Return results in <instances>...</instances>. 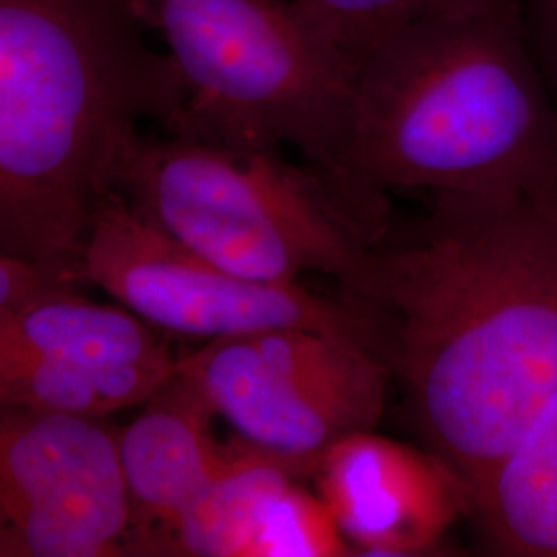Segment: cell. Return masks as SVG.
<instances>
[{
	"label": "cell",
	"mask_w": 557,
	"mask_h": 557,
	"mask_svg": "<svg viewBox=\"0 0 557 557\" xmlns=\"http://www.w3.org/2000/svg\"><path fill=\"white\" fill-rule=\"evenodd\" d=\"M178 361L239 438L304 478L337 442L376 428L393 382L358 338L310 329L215 338Z\"/></svg>",
	"instance_id": "6"
},
{
	"label": "cell",
	"mask_w": 557,
	"mask_h": 557,
	"mask_svg": "<svg viewBox=\"0 0 557 557\" xmlns=\"http://www.w3.org/2000/svg\"><path fill=\"white\" fill-rule=\"evenodd\" d=\"M320 27L361 59L380 41L421 20L460 13L485 0H296Z\"/></svg>",
	"instance_id": "15"
},
{
	"label": "cell",
	"mask_w": 557,
	"mask_h": 557,
	"mask_svg": "<svg viewBox=\"0 0 557 557\" xmlns=\"http://www.w3.org/2000/svg\"><path fill=\"white\" fill-rule=\"evenodd\" d=\"M304 475L246 440L230 444L220 471L178 518L165 556L246 557L273 499Z\"/></svg>",
	"instance_id": "13"
},
{
	"label": "cell",
	"mask_w": 557,
	"mask_h": 557,
	"mask_svg": "<svg viewBox=\"0 0 557 557\" xmlns=\"http://www.w3.org/2000/svg\"><path fill=\"white\" fill-rule=\"evenodd\" d=\"M428 199L335 278V301L471 498L557 391V193Z\"/></svg>",
	"instance_id": "1"
},
{
	"label": "cell",
	"mask_w": 557,
	"mask_h": 557,
	"mask_svg": "<svg viewBox=\"0 0 557 557\" xmlns=\"http://www.w3.org/2000/svg\"><path fill=\"white\" fill-rule=\"evenodd\" d=\"M83 277L151 326L184 337L310 329L359 341L335 299L319 298L298 283L273 285L230 273L140 215L120 193L106 199L89 227Z\"/></svg>",
	"instance_id": "7"
},
{
	"label": "cell",
	"mask_w": 557,
	"mask_h": 557,
	"mask_svg": "<svg viewBox=\"0 0 557 557\" xmlns=\"http://www.w3.org/2000/svg\"><path fill=\"white\" fill-rule=\"evenodd\" d=\"M354 556L322 498L292 483L273 499L248 545L246 557Z\"/></svg>",
	"instance_id": "16"
},
{
	"label": "cell",
	"mask_w": 557,
	"mask_h": 557,
	"mask_svg": "<svg viewBox=\"0 0 557 557\" xmlns=\"http://www.w3.org/2000/svg\"><path fill=\"white\" fill-rule=\"evenodd\" d=\"M490 556L557 557V391L471 494Z\"/></svg>",
	"instance_id": "11"
},
{
	"label": "cell",
	"mask_w": 557,
	"mask_h": 557,
	"mask_svg": "<svg viewBox=\"0 0 557 557\" xmlns=\"http://www.w3.org/2000/svg\"><path fill=\"white\" fill-rule=\"evenodd\" d=\"M218 418L199 382L182 366L119 434L131 498L126 556H165L174 527L225 462L211 423Z\"/></svg>",
	"instance_id": "10"
},
{
	"label": "cell",
	"mask_w": 557,
	"mask_h": 557,
	"mask_svg": "<svg viewBox=\"0 0 557 557\" xmlns=\"http://www.w3.org/2000/svg\"><path fill=\"white\" fill-rule=\"evenodd\" d=\"M312 478L356 556H430L471 498L430 448L382 438L374 430L337 442Z\"/></svg>",
	"instance_id": "9"
},
{
	"label": "cell",
	"mask_w": 557,
	"mask_h": 557,
	"mask_svg": "<svg viewBox=\"0 0 557 557\" xmlns=\"http://www.w3.org/2000/svg\"><path fill=\"white\" fill-rule=\"evenodd\" d=\"M133 0H0V252L79 273L140 120L186 89ZM85 278V277H83Z\"/></svg>",
	"instance_id": "2"
},
{
	"label": "cell",
	"mask_w": 557,
	"mask_h": 557,
	"mask_svg": "<svg viewBox=\"0 0 557 557\" xmlns=\"http://www.w3.org/2000/svg\"><path fill=\"white\" fill-rule=\"evenodd\" d=\"M186 89L168 133L294 147L338 176L359 62L296 0H133ZM345 178V176H343Z\"/></svg>",
	"instance_id": "5"
},
{
	"label": "cell",
	"mask_w": 557,
	"mask_h": 557,
	"mask_svg": "<svg viewBox=\"0 0 557 557\" xmlns=\"http://www.w3.org/2000/svg\"><path fill=\"white\" fill-rule=\"evenodd\" d=\"M539 64L557 98V0H522Z\"/></svg>",
	"instance_id": "18"
},
{
	"label": "cell",
	"mask_w": 557,
	"mask_h": 557,
	"mask_svg": "<svg viewBox=\"0 0 557 557\" xmlns=\"http://www.w3.org/2000/svg\"><path fill=\"white\" fill-rule=\"evenodd\" d=\"M119 193L200 257L273 285H296L306 271L345 275L393 220L388 197L283 149L168 131L133 143Z\"/></svg>",
	"instance_id": "4"
},
{
	"label": "cell",
	"mask_w": 557,
	"mask_h": 557,
	"mask_svg": "<svg viewBox=\"0 0 557 557\" xmlns=\"http://www.w3.org/2000/svg\"><path fill=\"white\" fill-rule=\"evenodd\" d=\"M341 174L380 197L556 195V96L522 0L421 20L370 50Z\"/></svg>",
	"instance_id": "3"
},
{
	"label": "cell",
	"mask_w": 557,
	"mask_h": 557,
	"mask_svg": "<svg viewBox=\"0 0 557 557\" xmlns=\"http://www.w3.org/2000/svg\"><path fill=\"white\" fill-rule=\"evenodd\" d=\"M83 283L87 281L69 269L0 255V320L44 299L79 292Z\"/></svg>",
	"instance_id": "17"
},
{
	"label": "cell",
	"mask_w": 557,
	"mask_h": 557,
	"mask_svg": "<svg viewBox=\"0 0 557 557\" xmlns=\"http://www.w3.org/2000/svg\"><path fill=\"white\" fill-rule=\"evenodd\" d=\"M176 368H108L46 356H0V405L103 419L145 405Z\"/></svg>",
	"instance_id": "14"
},
{
	"label": "cell",
	"mask_w": 557,
	"mask_h": 557,
	"mask_svg": "<svg viewBox=\"0 0 557 557\" xmlns=\"http://www.w3.org/2000/svg\"><path fill=\"white\" fill-rule=\"evenodd\" d=\"M0 356H46L108 368H174L178 358L156 326L128 308L62 294L0 320Z\"/></svg>",
	"instance_id": "12"
},
{
	"label": "cell",
	"mask_w": 557,
	"mask_h": 557,
	"mask_svg": "<svg viewBox=\"0 0 557 557\" xmlns=\"http://www.w3.org/2000/svg\"><path fill=\"white\" fill-rule=\"evenodd\" d=\"M131 498L101 419L0 411V556H126Z\"/></svg>",
	"instance_id": "8"
}]
</instances>
